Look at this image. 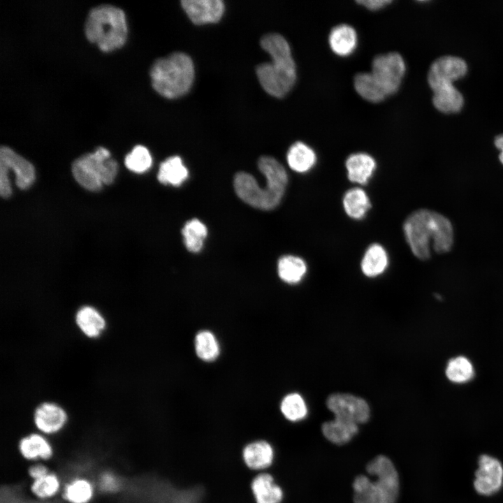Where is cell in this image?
Instances as JSON below:
<instances>
[{
    "label": "cell",
    "instance_id": "d6986e66",
    "mask_svg": "<svg viewBox=\"0 0 503 503\" xmlns=\"http://www.w3.org/2000/svg\"><path fill=\"white\" fill-rule=\"evenodd\" d=\"M75 322L80 330L87 337H99L105 328V320L94 307L85 305L80 307L75 314Z\"/></svg>",
    "mask_w": 503,
    "mask_h": 503
},
{
    "label": "cell",
    "instance_id": "d590c367",
    "mask_svg": "<svg viewBox=\"0 0 503 503\" xmlns=\"http://www.w3.org/2000/svg\"><path fill=\"white\" fill-rule=\"evenodd\" d=\"M392 1L390 0H360L357 1V3L363 6L364 7L367 8L369 10H379L385 6H386L388 4L391 3Z\"/></svg>",
    "mask_w": 503,
    "mask_h": 503
},
{
    "label": "cell",
    "instance_id": "8d00e7d4",
    "mask_svg": "<svg viewBox=\"0 0 503 503\" xmlns=\"http://www.w3.org/2000/svg\"><path fill=\"white\" fill-rule=\"evenodd\" d=\"M101 486L108 491L115 490L118 487L117 479L110 474H104L101 480Z\"/></svg>",
    "mask_w": 503,
    "mask_h": 503
},
{
    "label": "cell",
    "instance_id": "5bb4252c",
    "mask_svg": "<svg viewBox=\"0 0 503 503\" xmlns=\"http://www.w3.org/2000/svg\"><path fill=\"white\" fill-rule=\"evenodd\" d=\"M274 458V449L265 440L250 442L242 450V459L247 468L252 470L261 471L270 467Z\"/></svg>",
    "mask_w": 503,
    "mask_h": 503
},
{
    "label": "cell",
    "instance_id": "f35d334b",
    "mask_svg": "<svg viewBox=\"0 0 503 503\" xmlns=\"http://www.w3.org/2000/svg\"><path fill=\"white\" fill-rule=\"evenodd\" d=\"M495 145L500 150L499 159L501 163L503 164V134L500 135L495 139Z\"/></svg>",
    "mask_w": 503,
    "mask_h": 503
},
{
    "label": "cell",
    "instance_id": "74e56055",
    "mask_svg": "<svg viewBox=\"0 0 503 503\" xmlns=\"http://www.w3.org/2000/svg\"><path fill=\"white\" fill-rule=\"evenodd\" d=\"M29 474L36 480L39 479L48 474V469L43 465L33 466L29 469Z\"/></svg>",
    "mask_w": 503,
    "mask_h": 503
},
{
    "label": "cell",
    "instance_id": "7c38bea8",
    "mask_svg": "<svg viewBox=\"0 0 503 503\" xmlns=\"http://www.w3.org/2000/svg\"><path fill=\"white\" fill-rule=\"evenodd\" d=\"M0 164L14 172L15 184L20 189H26L33 184L35 180L34 166L9 147H1Z\"/></svg>",
    "mask_w": 503,
    "mask_h": 503
},
{
    "label": "cell",
    "instance_id": "e575fe53",
    "mask_svg": "<svg viewBox=\"0 0 503 503\" xmlns=\"http://www.w3.org/2000/svg\"><path fill=\"white\" fill-rule=\"evenodd\" d=\"M59 487L57 477L53 474L37 479L32 485V491L40 497H50L56 493Z\"/></svg>",
    "mask_w": 503,
    "mask_h": 503
},
{
    "label": "cell",
    "instance_id": "e0dca14e",
    "mask_svg": "<svg viewBox=\"0 0 503 503\" xmlns=\"http://www.w3.org/2000/svg\"><path fill=\"white\" fill-rule=\"evenodd\" d=\"M348 178L351 182L364 184L372 175L375 168V160L365 153L350 155L346 161Z\"/></svg>",
    "mask_w": 503,
    "mask_h": 503
},
{
    "label": "cell",
    "instance_id": "cb8c5ba5",
    "mask_svg": "<svg viewBox=\"0 0 503 503\" xmlns=\"http://www.w3.org/2000/svg\"><path fill=\"white\" fill-rule=\"evenodd\" d=\"M187 175V169L182 164L180 157L174 156L161 163L157 177L161 183L179 186Z\"/></svg>",
    "mask_w": 503,
    "mask_h": 503
},
{
    "label": "cell",
    "instance_id": "9a60e30c",
    "mask_svg": "<svg viewBox=\"0 0 503 503\" xmlns=\"http://www.w3.org/2000/svg\"><path fill=\"white\" fill-rule=\"evenodd\" d=\"M250 488L256 503H281L283 500L282 488L269 473L258 474L252 480Z\"/></svg>",
    "mask_w": 503,
    "mask_h": 503
},
{
    "label": "cell",
    "instance_id": "484cf974",
    "mask_svg": "<svg viewBox=\"0 0 503 503\" xmlns=\"http://www.w3.org/2000/svg\"><path fill=\"white\" fill-rule=\"evenodd\" d=\"M343 206L348 216L359 219L365 215L371 205L365 191L356 187L346 192L343 198Z\"/></svg>",
    "mask_w": 503,
    "mask_h": 503
},
{
    "label": "cell",
    "instance_id": "4316f807",
    "mask_svg": "<svg viewBox=\"0 0 503 503\" xmlns=\"http://www.w3.org/2000/svg\"><path fill=\"white\" fill-rule=\"evenodd\" d=\"M474 375L472 362L462 356L451 358L446 367V376L454 384H464L471 380Z\"/></svg>",
    "mask_w": 503,
    "mask_h": 503
},
{
    "label": "cell",
    "instance_id": "4fadbf2b",
    "mask_svg": "<svg viewBox=\"0 0 503 503\" xmlns=\"http://www.w3.org/2000/svg\"><path fill=\"white\" fill-rule=\"evenodd\" d=\"M181 3L189 19L198 25L218 22L224 10L221 0H183Z\"/></svg>",
    "mask_w": 503,
    "mask_h": 503
},
{
    "label": "cell",
    "instance_id": "ffe728a7",
    "mask_svg": "<svg viewBox=\"0 0 503 503\" xmlns=\"http://www.w3.org/2000/svg\"><path fill=\"white\" fill-rule=\"evenodd\" d=\"M323 436L330 442L337 445H343L350 442L358 433L356 424L338 418L327 421L321 425Z\"/></svg>",
    "mask_w": 503,
    "mask_h": 503
},
{
    "label": "cell",
    "instance_id": "ac0fdd59",
    "mask_svg": "<svg viewBox=\"0 0 503 503\" xmlns=\"http://www.w3.org/2000/svg\"><path fill=\"white\" fill-rule=\"evenodd\" d=\"M331 50L337 55L351 54L357 45V34L350 25L342 24L335 27L329 35Z\"/></svg>",
    "mask_w": 503,
    "mask_h": 503
},
{
    "label": "cell",
    "instance_id": "7a4b0ae2",
    "mask_svg": "<svg viewBox=\"0 0 503 503\" xmlns=\"http://www.w3.org/2000/svg\"><path fill=\"white\" fill-rule=\"evenodd\" d=\"M258 166L266 178L267 186L261 188L252 175L240 172L235 176V190L238 197L248 205L261 210H272L279 205L284 196L288 176L283 166L271 156H261Z\"/></svg>",
    "mask_w": 503,
    "mask_h": 503
},
{
    "label": "cell",
    "instance_id": "f1b7e54d",
    "mask_svg": "<svg viewBox=\"0 0 503 503\" xmlns=\"http://www.w3.org/2000/svg\"><path fill=\"white\" fill-rule=\"evenodd\" d=\"M20 449L22 455L29 459L38 457L47 459L52 455L50 446L38 435H31L22 439L20 443Z\"/></svg>",
    "mask_w": 503,
    "mask_h": 503
},
{
    "label": "cell",
    "instance_id": "9c48e42d",
    "mask_svg": "<svg viewBox=\"0 0 503 503\" xmlns=\"http://www.w3.org/2000/svg\"><path fill=\"white\" fill-rule=\"evenodd\" d=\"M328 409L335 418L356 425L368 421L370 409L361 398L349 393H333L326 400Z\"/></svg>",
    "mask_w": 503,
    "mask_h": 503
},
{
    "label": "cell",
    "instance_id": "8992f818",
    "mask_svg": "<svg viewBox=\"0 0 503 503\" xmlns=\"http://www.w3.org/2000/svg\"><path fill=\"white\" fill-rule=\"evenodd\" d=\"M152 85L160 95L168 99L184 95L194 78L191 59L183 52H175L156 59L150 72Z\"/></svg>",
    "mask_w": 503,
    "mask_h": 503
},
{
    "label": "cell",
    "instance_id": "5b68a950",
    "mask_svg": "<svg viewBox=\"0 0 503 503\" xmlns=\"http://www.w3.org/2000/svg\"><path fill=\"white\" fill-rule=\"evenodd\" d=\"M85 33L87 40L103 52H110L122 47L128 36L124 10L110 4L94 7L87 17Z\"/></svg>",
    "mask_w": 503,
    "mask_h": 503
},
{
    "label": "cell",
    "instance_id": "2e32d148",
    "mask_svg": "<svg viewBox=\"0 0 503 503\" xmlns=\"http://www.w3.org/2000/svg\"><path fill=\"white\" fill-rule=\"evenodd\" d=\"M65 411L58 404L44 402L34 412V422L37 428L45 433H52L60 430L66 421Z\"/></svg>",
    "mask_w": 503,
    "mask_h": 503
},
{
    "label": "cell",
    "instance_id": "3957f363",
    "mask_svg": "<svg viewBox=\"0 0 503 503\" xmlns=\"http://www.w3.org/2000/svg\"><path fill=\"white\" fill-rule=\"evenodd\" d=\"M261 46L272 59L256 67V75L263 89L270 95L281 98L293 87L296 80V64L290 46L280 34H268L261 39Z\"/></svg>",
    "mask_w": 503,
    "mask_h": 503
},
{
    "label": "cell",
    "instance_id": "d4e9b609",
    "mask_svg": "<svg viewBox=\"0 0 503 503\" xmlns=\"http://www.w3.org/2000/svg\"><path fill=\"white\" fill-rule=\"evenodd\" d=\"M277 270L279 277L284 282L288 284H296L306 274L307 265L300 257L286 255L279 259Z\"/></svg>",
    "mask_w": 503,
    "mask_h": 503
},
{
    "label": "cell",
    "instance_id": "44dd1931",
    "mask_svg": "<svg viewBox=\"0 0 503 503\" xmlns=\"http://www.w3.org/2000/svg\"><path fill=\"white\" fill-rule=\"evenodd\" d=\"M432 92L433 105L440 112L454 113L459 112L462 108L464 103L463 96L453 85L443 86Z\"/></svg>",
    "mask_w": 503,
    "mask_h": 503
},
{
    "label": "cell",
    "instance_id": "4dcf8cb0",
    "mask_svg": "<svg viewBox=\"0 0 503 503\" xmlns=\"http://www.w3.org/2000/svg\"><path fill=\"white\" fill-rule=\"evenodd\" d=\"M195 349L198 356L205 361L214 360L219 353L218 342L208 330L201 331L196 335Z\"/></svg>",
    "mask_w": 503,
    "mask_h": 503
},
{
    "label": "cell",
    "instance_id": "7402d4cb",
    "mask_svg": "<svg viewBox=\"0 0 503 503\" xmlns=\"http://www.w3.org/2000/svg\"><path fill=\"white\" fill-rule=\"evenodd\" d=\"M388 263V255L385 249L381 245L374 243L365 251L360 266L365 275L374 277L384 272Z\"/></svg>",
    "mask_w": 503,
    "mask_h": 503
},
{
    "label": "cell",
    "instance_id": "1f68e13d",
    "mask_svg": "<svg viewBox=\"0 0 503 503\" xmlns=\"http://www.w3.org/2000/svg\"><path fill=\"white\" fill-rule=\"evenodd\" d=\"M354 87L358 94L368 101L377 103L386 98L374 84L370 73H358L354 78Z\"/></svg>",
    "mask_w": 503,
    "mask_h": 503
},
{
    "label": "cell",
    "instance_id": "30bf717a",
    "mask_svg": "<svg viewBox=\"0 0 503 503\" xmlns=\"http://www.w3.org/2000/svg\"><path fill=\"white\" fill-rule=\"evenodd\" d=\"M467 71V64L462 59L453 56L442 57L431 64L428 82L433 91L443 86L453 85L454 81L462 78Z\"/></svg>",
    "mask_w": 503,
    "mask_h": 503
},
{
    "label": "cell",
    "instance_id": "83f0119b",
    "mask_svg": "<svg viewBox=\"0 0 503 503\" xmlns=\"http://www.w3.org/2000/svg\"><path fill=\"white\" fill-rule=\"evenodd\" d=\"M182 234L187 249L191 252H198L203 247L207 230L201 221L193 219L185 224Z\"/></svg>",
    "mask_w": 503,
    "mask_h": 503
},
{
    "label": "cell",
    "instance_id": "ba28073f",
    "mask_svg": "<svg viewBox=\"0 0 503 503\" xmlns=\"http://www.w3.org/2000/svg\"><path fill=\"white\" fill-rule=\"evenodd\" d=\"M404 73V61L401 55L395 52L377 56L370 72L374 84L386 97L398 91Z\"/></svg>",
    "mask_w": 503,
    "mask_h": 503
},
{
    "label": "cell",
    "instance_id": "8fae6325",
    "mask_svg": "<svg viewBox=\"0 0 503 503\" xmlns=\"http://www.w3.org/2000/svg\"><path fill=\"white\" fill-rule=\"evenodd\" d=\"M502 483L503 467L501 462L492 456L481 455L474 482L476 492L482 495H491L500 490Z\"/></svg>",
    "mask_w": 503,
    "mask_h": 503
},
{
    "label": "cell",
    "instance_id": "836d02e7",
    "mask_svg": "<svg viewBox=\"0 0 503 503\" xmlns=\"http://www.w3.org/2000/svg\"><path fill=\"white\" fill-rule=\"evenodd\" d=\"M92 495V488L85 480H77L68 485L65 492L66 499L71 503H87Z\"/></svg>",
    "mask_w": 503,
    "mask_h": 503
},
{
    "label": "cell",
    "instance_id": "52a82bcc",
    "mask_svg": "<svg viewBox=\"0 0 503 503\" xmlns=\"http://www.w3.org/2000/svg\"><path fill=\"white\" fill-rule=\"evenodd\" d=\"M117 170V161L111 159L109 150L103 147L78 157L72 164L74 178L89 191H98L103 184L112 183Z\"/></svg>",
    "mask_w": 503,
    "mask_h": 503
},
{
    "label": "cell",
    "instance_id": "6da1fadb",
    "mask_svg": "<svg viewBox=\"0 0 503 503\" xmlns=\"http://www.w3.org/2000/svg\"><path fill=\"white\" fill-rule=\"evenodd\" d=\"M406 240L416 257L430 258L432 247L437 253L448 252L453 242L450 221L442 214L427 209L414 211L403 224Z\"/></svg>",
    "mask_w": 503,
    "mask_h": 503
},
{
    "label": "cell",
    "instance_id": "f546056e",
    "mask_svg": "<svg viewBox=\"0 0 503 503\" xmlns=\"http://www.w3.org/2000/svg\"><path fill=\"white\" fill-rule=\"evenodd\" d=\"M280 409L284 416L290 421L302 420L307 414V407L302 397L298 393H290L282 401Z\"/></svg>",
    "mask_w": 503,
    "mask_h": 503
},
{
    "label": "cell",
    "instance_id": "d6a6232c",
    "mask_svg": "<svg viewBox=\"0 0 503 503\" xmlns=\"http://www.w3.org/2000/svg\"><path fill=\"white\" fill-rule=\"evenodd\" d=\"M126 167L135 173L147 171L152 166V159L149 150L143 145L135 146L124 159Z\"/></svg>",
    "mask_w": 503,
    "mask_h": 503
},
{
    "label": "cell",
    "instance_id": "277c9868",
    "mask_svg": "<svg viewBox=\"0 0 503 503\" xmlns=\"http://www.w3.org/2000/svg\"><path fill=\"white\" fill-rule=\"evenodd\" d=\"M371 480L365 475L357 476L353 482L354 503H396L400 491V480L393 462L379 455L366 465Z\"/></svg>",
    "mask_w": 503,
    "mask_h": 503
},
{
    "label": "cell",
    "instance_id": "603a6c76",
    "mask_svg": "<svg viewBox=\"0 0 503 503\" xmlns=\"http://www.w3.org/2000/svg\"><path fill=\"white\" fill-rule=\"evenodd\" d=\"M314 151L302 142L293 144L287 153V162L291 169L298 173H305L315 164Z\"/></svg>",
    "mask_w": 503,
    "mask_h": 503
}]
</instances>
